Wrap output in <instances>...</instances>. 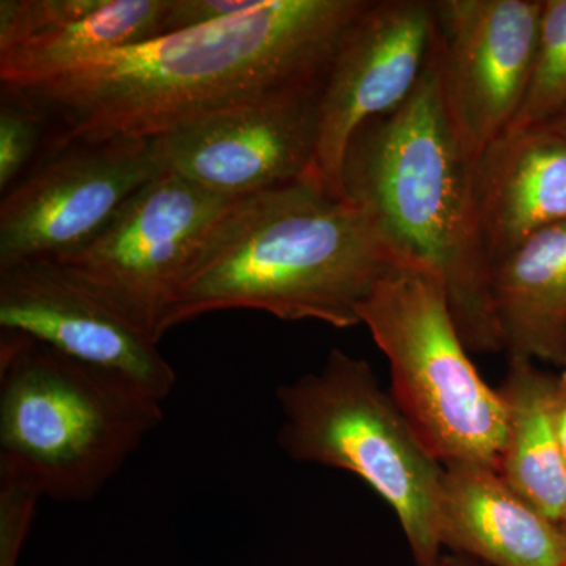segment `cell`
Wrapping results in <instances>:
<instances>
[{"label":"cell","mask_w":566,"mask_h":566,"mask_svg":"<svg viewBox=\"0 0 566 566\" xmlns=\"http://www.w3.org/2000/svg\"><path fill=\"white\" fill-rule=\"evenodd\" d=\"M491 292L510 357L566 364V222L539 230L493 266Z\"/></svg>","instance_id":"obj_15"},{"label":"cell","mask_w":566,"mask_h":566,"mask_svg":"<svg viewBox=\"0 0 566 566\" xmlns=\"http://www.w3.org/2000/svg\"><path fill=\"white\" fill-rule=\"evenodd\" d=\"M434 40L433 2L370 0L324 77L307 178L345 197L342 169L360 126L401 106L422 77Z\"/></svg>","instance_id":"obj_10"},{"label":"cell","mask_w":566,"mask_h":566,"mask_svg":"<svg viewBox=\"0 0 566 566\" xmlns=\"http://www.w3.org/2000/svg\"><path fill=\"white\" fill-rule=\"evenodd\" d=\"M398 263L367 214L312 178L238 200L193 260L164 334L222 311L346 329Z\"/></svg>","instance_id":"obj_3"},{"label":"cell","mask_w":566,"mask_h":566,"mask_svg":"<svg viewBox=\"0 0 566 566\" xmlns=\"http://www.w3.org/2000/svg\"><path fill=\"white\" fill-rule=\"evenodd\" d=\"M543 0H438L447 99L476 159L512 125L534 69Z\"/></svg>","instance_id":"obj_11"},{"label":"cell","mask_w":566,"mask_h":566,"mask_svg":"<svg viewBox=\"0 0 566 566\" xmlns=\"http://www.w3.org/2000/svg\"><path fill=\"white\" fill-rule=\"evenodd\" d=\"M39 501L28 488L0 482V566H18Z\"/></svg>","instance_id":"obj_21"},{"label":"cell","mask_w":566,"mask_h":566,"mask_svg":"<svg viewBox=\"0 0 566 566\" xmlns=\"http://www.w3.org/2000/svg\"><path fill=\"white\" fill-rule=\"evenodd\" d=\"M476 158L447 99L434 40L419 84L390 114L360 126L346 150L344 196L367 214L398 262L444 286L465 348L505 349L480 227Z\"/></svg>","instance_id":"obj_2"},{"label":"cell","mask_w":566,"mask_h":566,"mask_svg":"<svg viewBox=\"0 0 566 566\" xmlns=\"http://www.w3.org/2000/svg\"><path fill=\"white\" fill-rule=\"evenodd\" d=\"M99 6L102 0H2L0 54L65 22L85 17Z\"/></svg>","instance_id":"obj_19"},{"label":"cell","mask_w":566,"mask_h":566,"mask_svg":"<svg viewBox=\"0 0 566 566\" xmlns=\"http://www.w3.org/2000/svg\"><path fill=\"white\" fill-rule=\"evenodd\" d=\"M564 115H566V112H565V114H564Z\"/></svg>","instance_id":"obj_27"},{"label":"cell","mask_w":566,"mask_h":566,"mask_svg":"<svg viewBox=\"0 0 566 566\" xmlns=\"http://www.w3.org/2000/svg\"><path fill=\"white\" fill-rule=\"evenodd\" d=\"M260 0H170L166 33L186 31L255 9Z\"/></svg>","instance_id":"obj_22"},{"label":"cell","mask_w":566,"mask_h":566,"mask_svg":"<svg viewBox=\"0 0 566 566\" xmlns=\"http://www.w3.org/2000/svg\"><path fill=\"white\" fill-rule=\"evenodd\" d=\"M237 202L159 172L87 244L52 262L159 345L197 253Z\"/></svg>","instance_id":"obj_7"},{"label":"cell","mask_w":566,"mask_h":566,"mask_svg":"<svg viewBox=\"0 0 566 566\" xmlns=\"http://www.w3.org/2000/svg\"><path fill=\"white\" fill-rule=\"evenodd\" d=\"M323 82L218 112L151 139L159 170L230 200L307 178Z\"/></svg>","instance_id":"obj_9"},{"label":"cell","mask_w":566,"mask_h":566,"mask_svg":"<svg viewBox=\"0 0 566 566\" xmlns=\"http://www.w3.org/2000/svg\"><path fill=\"white\" fill-rule=\"evenodd\" d=\"M0 327L114 376L159 403L177 385V374L158 344L52 260H31L0 270Z\"/></svg>","instance_id":"obj_12"},{"label":"cell","mask_w":566,"mask_h":566,"mask_svg":"<svg viewBox=\"0 0 566 566\" xmlns=\"http://www.w3.org/2000/svg\"><path fill=\"white\" fill-rule=\"evenodd\" d=\"M556 376L534 360L510 357L499 394L506 409L505 441L497 474L543 515L566 516V461L554 416Z\"/></svg>","instance_id":"obj_16"},{"label":"cell","mask_w":566,"mask_h":566,"mask_svg":"<svg viewBox=\"0 0 566 566\" xmlns=\"http://www.w3.org/2000/svg\"><path fill=\"white\" fill-rule=\"evenodd\" d=\"M170 0H102V6L0 54L3 88L21 87L52 71L166 33Z\"/></svg>","instance_id":"obj_17"},{"label":"cell","mask_w":566,"mask_h":566,"mask_svg":"<svg viewBox=\"0 0 566 566\" xmlns=\"http://www.w3.org/2000/svg\"><path fill=\"white\" fill-rule=\"evenodd\" d=\"M475 189L491 268L566 222V115L502 134L476 159Z\"/></svg>","instance_id":"obj_13"},{"label":"cell","mask_w":566,"mask_h":566,"mask_svg":"<svg viewBox=\"0 0 566 566\" xmlns=\"http://www.w3.org/2000/svg\"><path fill=\"white\" fill-rule=\"evenodd\" d=\"M441 538L494 566H566L560 526L486 465H444Z\"/></svg>","instance_id":"obj_14"},{"label":"cell","mask_w":566,"mask_h":566,"mask_svg":"<svg viewBox=\"0 0 566 566\" xmlns=\"http://www.w3.org/2000/svg\"><path fill=\"white\" fill-rule=\"evenodd\" d=\"M44 112L21 93L3 91L0 106V191L9 192L31 161Z\"/></svg>","instance_id":"obj_20"},{"label":"cell","mask_w":566,"mask_h":566,"mask_svg":"<svg viewBox=\"0 0 566 566\" xmlns=\"http://www.w3.org/2000/svg\"><path fill=\"white\" fill-rule=\"evenodd\" d=\"M439 566H469L464 560L458 557H442L441 565Z\"/></svg>","instance_id":"obj_24"},{"label":"cell","mask_w":566,"mask_h":566,"mask_svg":"<svg viewBox=\"0 0 566 566\" xmlns=\"http://www.w3.org/2000/svg\"><path fill=\"white\" fill-rule=\"evenodd\" d=\"M163 422V403L24 334L0 335V482L84 504Z\"/></svg>","instance_id":"obj_4"},{"label":"cell","mask_w":566,"mask_h":566,"mask_svg":"<svg viewBox=\"0 0 566 566\" xmlns=\"http://www.w3.org/2000/svg\"><path fill=\"white\" fill-rule=\"evenodd\" d=\"M558 526H560L562 534H564L565 539H566V516L564 517V520L560 521V523H558Z\"/></svg>","instance_id":"obj_25"},{"label":"cell","mask_w":566,"mask_h":566,"mask_svg":"<svg viewBox=\"0 0 566 566\" xmlns=\"http://www.w3.org/2000/svg\"><path fill=\"white\" fill-rule=\"evenodd\" d=\"M279 444L297 463L344 469L363 479L395 515L417 566L442 556L439 463L370 365L331 349L318 371L277 389Z\"/></svg>","instance_id":"obj_5"},{"label":"cell","mask_w":566,"mask_h":566,"mask_svg":"<svg viewBox=\"0 0 566 566\" xmlns=\"http://www.w3.org/2000/svg\"><path fill=\"white\" fill-rule=\"evenodd\" d=\"M370 0H260L255 9L93 55L21 87L57 115L54 148L151 140L188 123L326 77Z\"/></svg>","instance_id":"obj_1"},{"label":"cell","mask_w":566,"mask_h":566,"mask_svg":"<svg viewBox=\"0 0 566 566\" xmlns=\"http://www.w3.org/2000/svg\"><path fill=\"white\" fill-rule=\"evenodd\" d=\"M0 203V270L55 260L87 244L161 172L150 140L112 139L55 150Z\"/></svg>","instance_id":"obj_8"},{"label":"cell","mask_w":566,"mask_h":566,"mask_svg":"<svg viewBox=\"0 0 566 566\" xmlns=\"http://www.w3.org/2000/svg\"><path fill=\"white\" fill-rule=\"evenodd\" d=\"M554 416H556V428L558 442L566 461V368L556 376V390H554Z\"/></svg>","instance_id":"obj_23"},{"label":"cell","mask_w":566,"mask_h":566,"mask_svg":"<svg viewBox=\"0 0 566 566\" xmlns=\"http://www.w3.org/2000/svg\"><path fill=\"white\" fill-rule=\"evenodd\" d=\"M565 112L566 0H543L534 69L520 111L506 132L554 120Z\"/></svg>","instance_id":"obj_18"},{"label":"cell","mask_w":566,"mask_h":566,"mask_svg":"<svg viewBox=\"0 0 566 566\" xmlns=\"http://www.w3.org/2000/svg\"><path fill=\"white\" fill-rule=\"evenodd\" d=\"M392 371V398L444 465L497 471L506 409L483 381L450 311L441 281L423 268L398 262L359 308Z\"/></svg>","instance_id":"obj_6"},{"label":"cell","mask_w":566,"mask_h":566,"mask_svg":"<svg viewBox=\"0 0 566 566\" xmlns=\"http://www.w3.org/2000/svg\"><path fill=\"white\" fill-rule=\"evenodd\" d=\"M564 368H566V364H565V367H564Z\"/></svg>","instance_id":"obj_26"}]
</instances>
